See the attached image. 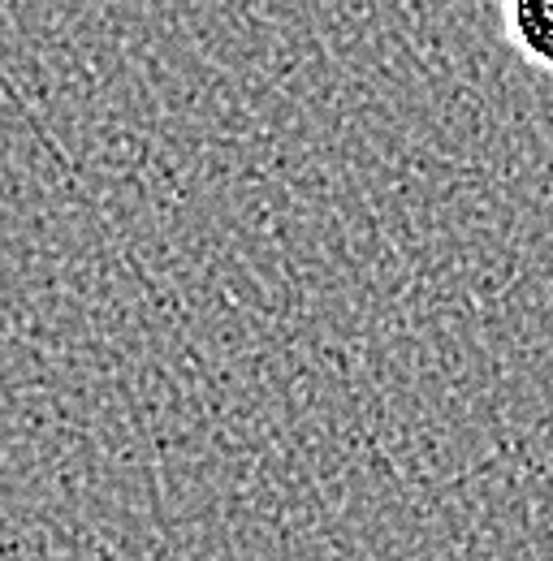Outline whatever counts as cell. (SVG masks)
Here are the masks:
<instances>
[{"label":"cell","instance_id":"obj_1","mask_svg":"<svg viewBox=\"0 0 553 561\" xmlns=\"http://www.w3.org/2000/svg\"><path fill=\"white\" fill-rule=\"evenodd\" d=\"M501 4V26L515 53L553 73V0H497Z\"/></svg>","mask_w":553,"mask_h":561}]
</instances>
